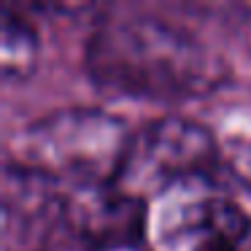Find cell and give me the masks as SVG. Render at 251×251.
Instances as JSON below:
<instances>
[{
  "label": "cell",
  "mask_w": 251,
  "mask_h": 251,
  "mask_svg": "<svg viewBox=\"0 0 251 251\" xmlns=\"http://www.w3.org/2000/svg\"><path fill=\"white\" fill-rule=\"evenodd\" d=\"M84 68L98 89L135 100H189L219 89L224 60L178 25L151 17L108 19L92 30Z\"/></svg>",
  "instance_id": "obj_1"
},
{
  "label": "cell",
  "mask_w": 251,
  "mask_h": 251,
  "mask_svg": "<svg viewBox=\"0 0 251 251\" xmlns=\"http://www.w3.org/2000/svg\"><path fill=\"white\" fill-rule=\"evenodd\" d=\"M130 138L127 122L111 111L60 108L22 130L17 165L65 186V192L116 184Z\"/></svg>",
  "instance_id": "obj_2"
},
{
  "label": "cell",
  "mask_w": 251,
  "mask_h": 251,
  "mask_svg": "<svg viewBox=\"0 0 251 251\" xmlns=\"http://www.w3.org/2000/svg\"><path fill=\"white\" fill-rule=\"evenodd\" d=\"M219 146L202 125L184 116H159L132 132L116 186L151 200L200 178H211Z\"/></svg>",
  "instance_id": "obj_3"
},
{
  "label": "cell",
  "mask_w": 251,
  "mask_h": 251,
  "mask_svg": "<svg viewBox=\"0 0 251 251\" xmlns=\"http://www.w3.org/2000/svg\"><path fill=\"white\" fill-rule=\"evenodd\" d=\"M211 178L184 184L165 195L159 243L168 251H251V216Z\"/></svg>",
  "instance_id": "obj_4"
},
{
  "label": "cell",
  "mask_w": 251,
  "mask_h": 251,
  "mask_svg": "<svg viewBox=\"0 0 251 251\" xmlns=\"http://www.w3.org/2000/svg\"><path fill=\"white\" fill-rule=\"evenodd\" d=\"M62 224L89 251H138L149 235V202L116 184L65 192Z\"/></svg>",
  "instance_id": "obj_5"
},
{
  "label": "cell",
  "mask_w": 251,
  "mask_h": 251,
  "mask_svg": "<svg viewBox=\"0 0 251 251\" xmlns=\"http://www.w3.org/2000/svg\"><path fill=\"white\" fill-rule=\"evenodd\" d=\"M41 57L38 33L27 19L17 17L14 11L3 14L0 30V73L6 81H25L33 76Z\"/></svg>",
  "instance_id": "obj_6"
},
{
  "label": "cell",
  "mask_w": 251,
  "mask_h": 251,
  "mask_svg": "<svg viewBox=\"0 0 251 251\" xmlns=\"http://www.w3.org/2000/svg\"><path fill=\"white\" fill-rule=\"evenodd\" d=\"M240 176H243L246 184L251 186V146L243 151V159H240Z\"/></svg>",
  "instance_id": "obj_7"
},
{
  "label": "cell",
  "mask_w": 251,
  "mask_h": 251,
  "mask_svg": "<svg viewBox=\"0 0 251 251\" xmlns=\"http://www.w3.org/2000/svg\"><path fill=\"white\" fill-rule=\"evenodd\" d=\"M33 251H89L84 246H76V249H33Z\"/></svg>",
  "instance_id": "obj_8"
}]
</instances>
